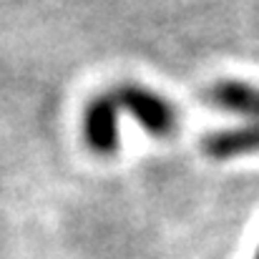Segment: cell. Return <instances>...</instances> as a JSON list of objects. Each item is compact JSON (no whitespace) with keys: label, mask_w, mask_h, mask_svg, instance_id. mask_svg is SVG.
<instances>
[{"label":"cell","mask_w":259,"mask_h":259,"mask_svg":"<svg viewBox=\"0 0 259 259\" xmlns=\"http://www.w3.org/2000/svg\"><path fill=\"white\" fill-rule=\"evenodd\" d=\"M118 111L131 113L141 128L156 139H169L179 131V111L169 98L141 83H118L111 88Z\"/></svg>","instance_id":"cell-1"},{"label":"cell","mask_w":259,"mask_h":259,"mask_svg":"<svg viewBox=\"0 0 259 259\" xmlns=\"http://www.w3.org/2000/svg\"><path fill=\"white\" fill-rule=\"evenodd\" d=\"M118 103L111 91L91 98L83 113V136L88 149L98 156H111L118 151Z\"/></svg>","instance_id":"cell-2"},{"label":"cell","mask_w":259,"mask_h":259,"mask_svg":"<svg viewBox=\"0 0 259 259\" xmlns=\"http://www.w3.org/2000/svg\"><path fill=\"white\" fill-rule=\"evenodd\" d=\"M209 106L259 123V86L239 78H222L206 88Z\"/></svg>","instance_id":"cell-3"},{"label":"cell","mask_w":259,"mask_h":259,"mask_svg":"<svg viewBox=\"0 0 259 259\" xmlns=\"http://www.w3.org/2000/svg\"><path fill=\"white\" fill-rule=\"evenodd\" d=\"M201 151L214 161H232L259 154V123H244L204 136Z\"/></svg>","instance_id":"cell-4"},{"label":"cell","mask_w":259,"mask_h":259,"mask_svg":"<svg viewBox=\"0 0 259 259\" xmlns=\"http://www.w3.org/2000/svg\"><path fill=\"white\" fill-rule=\"evenodd\" d=\"M254 259H259V247H257V252H254Z\"/></svg>","instance_id":"cell-5"}]
</instances>
